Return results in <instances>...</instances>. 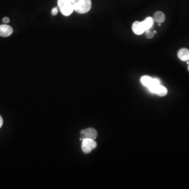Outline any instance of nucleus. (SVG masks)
<instances>
[{"mask_svg": "<svg viewBox=\"0 0 189 189\" xmlns=\"http://www.w3.org/2000/svg\"><path fill=\"white\" fill-rule=\"evenodd\" d=\"M154 20L151 17H147L143 21H135L133 22L132 30L133 32L137 35H141L146 30H150L153 26Z\"/></svg>", "mask_w": 189, "mask_h": 189, "instance_id": "obj_1", "label": "nucleus"}, {"mask_svg": "<svg viewBox=\"0 0 189 189\" xmlns=\"http://www.w3.org/2000/svg\"><path fill=\"white\" fill-rule=\"evenodd\" d=\"M74 10L79 14L88 13L92 8L91 0H75L73 2Z\"/></svg>", "mask_w": 189, "mask_h": 189, "instance_id": "obj_2", "label": "nucleus"}, {"mask_svg": "<svg viewBox=\"0 0 189 189\" xmlns=\"http://www.w3.org/2000/svg\"><path fill=\"white\" fill-rule=\"evenodd\" d=\"M57 7L64 16H70L74 12L73 3L57 0Z\"/></svg>", "mask_w": 189, "mask_h": 189, "instance_id": "obj_3", "label": "nucleus"}, {"mask_svg": "<svg viewBox=\"0 0 189 189\" xmlns=\"http://www.w3.org/2000/svg\"><path fill=\"white\" fill-rule=\"evenodd\" d=\"M97 146V143L95 142V139L85 138L82 139L81 148L85 153H89Z\"/></svg>", "mask_w": 189, "mask_h": 189, "instance_id": "obj_4", "label": "nucleus"}, {"mask_svg": "<svg viewBox=\"0 0 189 189\" xmlns=\"http://www.w3.org/2000/svg\"><path fill=\"white\" fill-rule=\"evenodd\" d=\"M81 134L82 135V138L81 139V140L85 138L95 139L97 136V131L94 128H87V129L84 130L83 131H81Z\"/></svg>", "mask_w": 189, "mask_h": 189, "instance_id": "obj_5", "label": "nucleus"}, {"mask_svg": "<svg viewBox=\"0 0 189 189\" xmlns=\"http://www.w3.org/2000/svg\"><path fill=\"white\" fill-rule=\"evenodd\" d=\"M13 32H14V30L10 25H7V24L0 25V36L8 37L12 34Z\"/></svg>", "mask_w": 189, "mask_h": 189, "instance_id": "obj_6", "label": "nucleus"}, {"mask_svg": "<svg viewBox=\"0 0 189 189\" xmlns=\"http://www.w3.org/2000/svg\"><path fill=\"white\" fill-rule=\"evenodd\" d=\"M178 57L182 61L189 60V50L187 49H182L178 51Z\"/></svg>", "mask_w": 189, "mask_h": 189, "instance_id": "obj_7", "label": "nucleus"}, {"mask_svg": "<svg viewBox=\"0 0 189 189\" xmlns=\"http://www.w3.org/2000/svg\"><path fill=\"white\" fill-rule=\"evenodd\" d=\"M153 20L158 23H162L165 20V16L162 11H157L153 16Z\"/></svg>", "mask_w": 189, "mask_h": 189, "instance_id": "obj_8", "label": "nucleus"}, {"mask_svg": "<svg viewBox=\"0 0 189 189\" xmlns=\"http://www.w3.org/2000/svg\"><path fill=\"white\" fill-rule=\"evenodd\" d=\"M152 81H153V78L148 76H142V78H141L140 79V81L141 83H142V84L147 88H148L151 85V84Z\"/></svg>", "mask_w": 189, "mask_h": 189, "instance_id": "obj_9", "label": "nucleus"}, {"mask_svg": "<svg viewBox=\"0 0 189 189\" xmlns=\"http://www.w3.org/2000/svg\"><path fill=\"white\" fill-rule=\"evenodd\" d=\"M145 32H146V36L147 38H148V39H151V38L153 37V35H154V34L150 30H146Z\"/></svg>", "mask_w": 189, "mask_h": 189, "instance_id": "obj_10", "label": "nucleus"}, {"mask_svg": "<svg viewBox=\"0 0 189 189\" xmlns=\"http://www.w3.org/2000/svg\"><path fill=\"white\" fill-rule=\"evenodd\" d=\"M59 12V9H58V7H54L53 8L52 10H51V14H52L53 16H56L57 14H58Z\"/></svg>", "mask_w": 189, "mask_h": 189, "instance_id": "obj_11", "label": "nucleus"}, {"mask_svg": "<svg viewBox=\"0 0 189 189\" xmlns=\"http://www.w3.org/2000/svg\"><path fill=\"white\" fill-rule=\"evenodd\" d=\"M2 21H3V22H4L5 24H7V23H9V22H10V19H9L8 17H4V18L2 19Z\"/></svg>", "mask_w": 189, "mask_h": 189, "instance_id": "obj_12", "label": "nucleus"}, {"mask_svg": "<svg viewBox=\"0 0 189 189\" xmlns=\"http://www.w3.org/2000/svg\"><path fill=\"white\" fill-rule=\"evenodd\" d=\"M3 125V118L2 117L0 116V128H1V126H2Z\"/></svg>", "mask_w": 189, "mask_h": 189, "instance_id": "obj_13", "label": "nucleus"}, {"mask_svg": "<svg viewBox=\"0 0 189 189\" xmlns=\"http://www.w3.org/2000/svg\"><path fill=\"white\" fill-rule=\"evenodd\" d=\"M60 1H67V2H71L73 3L75 0H60Z\"/></svg>", "mask_w": 189, "mask_h": 189, "instance_id": "obj_14", "label": "nucleus"}, {"mask_svg": "<svg viewBox=\"0 0 189 189\" xmlns=\"http://www.w3.org/2000/svg\"><path fill=\"white\" fill-rule=\"evenodd\" d=\"M188 71H189V65H188Z\"/></svg>", "mask_w": 189, "mask_h": 189, "instance_id": "obj_15", "label": "nucleus"}]
</instances>
